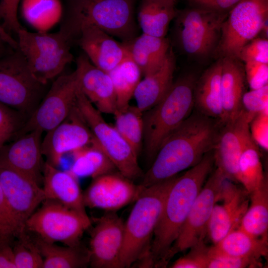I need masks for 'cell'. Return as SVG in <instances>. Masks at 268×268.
I'll return each mask as SVG.
<instances>
[{"mask_svg":"<svg viewBox=\"0 0 268 268\" xmlns=\"http://www.w3.org/2000/svg\"><path fill=\"white\" fill-rule=\"evenodd\" d=\"M91 226L87 214L44 200L26 221L25 231L47 242L71 246L80 243L83 234Z\"/></svg>","mask_w":268,"mask_h":268,"instance_id":"30bf717a","label":"cell"},{"mask_svg":"<svg viewBox=\"0 0 268 268\" xmlns=\"http://www.w3.org/2000/svg\"><path fill=\"white\" fill-rule=\"evenodd\" d=\"M29 117L0 102V148L15 138Z\"/></svg>","mask_w":268,"mask_h":268,"instance_id":"74e56055","label":"cell"},{"mask_svg":"<svg viewBox=\"0 0 268 268\" xmlns=\"http://www.w3.org/2000/svg\"><path fill=\"white\" fill-rule=\"evenodd\" d=\"M0 39L14 50L18 49V43L0 24Z\"/></svg>","mask_w":268,"mask_h":268,"instance_id":"bcb514c9","label":"cell"},{"mask_svg":"<svg viewBox=\"0 0 268 268\" xmlns=\"http://www.w3.org/2000/svg\"><path fill=\"white\" fill-rule=\"evenodd\" d=\"M259 35L261 38L268 39V19L264 22Z\"/></svg>","mask_w":268,"mask_h":268,"instance_id":"7dc6e473","label":"cell"},{"mask_svg":"<svg viewBox=\"0 0 268 268\" xmlns=\"http://www.w3.org/2000/svg\"><path fill=\"white\" fill-rule=\"evenodd\" d=\"M268 19V0H241L228 12L215 55L239 59L243 47L258 37Z\"/></svg>","mask_w":268,"mask_h":268,"instance_id":"8fae6325","label":"cell"},{"mask_svg":"<svg viewBox=\"0 0 268 268\" xmlns=\"http://www.w3.org/2000/svg\"><path fill=\"white\" fill-rule=\"evenodd\" d=\"M34 130L0 148V165L11 169L40 185L42 183V134Z\"/></svg>","mask_w":268,"mask_h":268,"instance_id":"ac0fdd59","label":"cell"},{"mask_svg":"<svg viewBox=\"0 0 268 268\" xmlns=\"http://www.w3.org/2000/svg\"><path fill=\"white\" fill-rule=\"evenodd\" d=\"M220 125L198 111L191 113L164 140L140 185L150 186L199 163L213 150Z\"/></svg>","mask_w":268,"mask_h":268,"instance_id":"6da1fadb","label":"cell"},{"mask_svg":"<svg viewBox=\"0 0 268 268\" xmlns=\"http://www.w3.org/2000/svg\"><path fill=\"white\" fill-rule=\"evenodd\" d=\"M79 87L101 113L113 114L117 110L115 92L109 74L95 66L85 55L76 60Z\"/></svg>","mask_w":268,"mask_h":268,"instance_id":"7402d4cb","label":"cell"},{"mask_svg":"<svg viewBox=\"0 0 268 268\" xmlns=\"http://www.w3.org/2000/svg\"><path fill=\"white\" fill-rule=\"evenodd\" d=\"M242 109L252 118L268 109V85L246 91L242 99Z\"/></svg>","mask_w":268,"mask_h":268,"instance_id":"f35d334b","label":"cell"},{"mask_svg":"<svg viewBox=\"0 0 268 268\" xmlns=\"http://www.w3.org/2000/svg\"><path fill=\"white\" fill-rule=\"evenodd\" d=\"M21 0H1L0 3V15L2 19V26L10 34H17L22 28L17 17L19 4Z\"/></svg>","mask_w":268,"mask_h":268,"instance_id":"7bdbcfd3","label":"cell"},{"mask_svg":"<svg viewBox=\"0 0 268 268\" xmlns=\"http://www.w3.org/2000/svg\"><path fill=\"white\" fill-rule=\"evenodd\" d=\"M222 60H217L197 79L194 88V107L201 114L217 120L223 119L221 95Z\"/></svg>","mask_w":268,"mask_h":268,"instance_id":"484cf974","label":"cell"},{"mask_svg":"<svg viewBox=\"0 0 268 268\" xmlns=\"http://www.w3.org/2000/svg\"><path fill=\"white\" fill-rule=\"evenodd\" d=\"M17 239L12 244L16 268H43L42 256L29 234L26 231Z\"/></svg>","mask_w":268,"mask_h":268,"instance_id":"8d00e7d4","label":"cell"},{"mask_svg":"<svg viewBox=\"0 0 268 268\" xmlns=\"http://www.w3.org/2000/svg\"><path fill=\"white\" fill-rule=\"evenodd\" d=\"M93 138L75 105L64 121L46 132L42 139V153L46 162L58 167L65 155L90 143Z\"/></svg>","mask_w":268,"mask_h":268,"instance_id":"9a60e30c","label":"cell"},{"mask_svg":"<svg viewBox=\"0 0 268 268\" xmlns=\"http://www.w3.org/2000/svg\"><path fill=\"white\" fill-rule=\"evenodd\" d=\"M175 64V55L170 47L161 67L140 80L133 97L136 106L141 112L144 113L156 105L169 91L174 82Z\"/></svg>","mask_w":268,"mask_h":268,"instance_id":"d4e9b609","label":"cell"},{"mask_svg":"<svg viewBox=\"0 0 268 268\" xmlns=\"http://www.w3.org/2000/svg\"><path fill=\"white\" fill-rule=\"evenodd\" d=\"M239 59L244 63L254 61L268 64V39L257 37L252 40L241 49Z\"/></svg>","mask_w":268,"mask_h":268,"instance_id":"ab89813d","label":"cell"},{"mask_svg":"<svg viewBox=\"0 0 268 268\" xmlns=\"http://www.w3.org/2000/svg\"><path fill=\"white\" fill-rule=\"evenodd\" d=\"M244 64L247 83L251 89L268 85V64L248 61Z\"/></svg>","mask_w":268,"mask_h":268,"instance_id":"b9f144b4","label":"cell"},{"mask_svg":"<svg viewBox=\"0 0 268 268\" xmlns=\"http://www.w3.org/2000/svg\"><path fill=\"white\" fill-rule=\"evenodd\" d=\"M144 187L120 174L109 173L93 179L83 193L84 205L114 212L135 201Z\"/></svg>","mask_w":268,"mask_h":268,"instance_id":"e0dca14e","label":"cell"},{"mask_svg":"<svg viewBox=\"0 0 268 268\" xmlns=\"http://www.w3.org/2000/svg\"><path fill=\"white\" fill-rule=\"evenodd\" d=\"M94 26L126 42L136 37L134 0H69L62 30L71 42L80 29Z\"/></svg>","mask_w":268,"mask_h":268,"instance_id":"277c9868","label":"cell"},{"mask_svg":"<svg viewBox=\"0 0 268 268\" xmlns=\"http://www.w3.org/2000/svg\"><path fill=\"white\" fill-rule=\"evenodd\" d=\"M252 119L242 109L235 119L220 125L213 149L214 164L233 182H237L238 162L244 143L251 135L249 123Z\"/></svg>","mask_w":268,"mask_h":268,"instance_id":"d6986e66","label":"cell"},{"mask_svg":"<svg viewBox=\"0 0 268 268\" xmlns=\"http://www.w3.org/2000/svg\"><path fill=\"white\" fill-rule=\"evenodd\" d=\"M251 137L259 146L268 149V109L256 115L249 123Z\"/></svg>","mask_w":268,"mask_h":268,"instance_id":"60d3db41","label":"cell"},{"mask_svg":"<svg viewBox=\"0 0 268 268\" xmlns=\"http://www.w3.org/2000/svg\"><path fill=\"white\" fill-rule=\"evenodd\" d=\"M197 79L192 73L179 78L159 102L143 113V144L149 160H153L166 138L192 113Z\"/></svg>","mask_w":268,"mask_h":268,"instance_id":"5b68a950","label":"cell"},{"mask_svg":"<svg viewBox=\"0 0 268 268\" xmlns=\"http://www.w3.org/2000/svg\"><path fill=\"white\" fill-rule=\"evenodd\" d=\"M249 196L250 205L242 217L238 228L254 237L268 241V178Z\"/></svg>","mask_w":268,"mask_h":268,"instance_id":"1f68e13d","label":"cell"},{"mask_svg":"<svg viewBox=\"0 0 268 268\" xmlns=\"http://www.w3.org/2000/svg\"><path fill=\"white\" fill-rule=\"evenodd\" d=\"M21 10L25 20L39 32H47L63 14L60 0H22Z\"/></svg>","mask_w":268,"mask_h":268,"instance_id":"e575fe53","label":"cell"},{"mask_svg":"<svg viewBox=\"0 0 268 268\" xmlns=\"http://www.w3.org/2000/svg\"><path fill=\"white\" fill-rule=\"evenodd\" d=\"M225 178L223 172L217 167L208 176L169 252L168 262L177 253L185 251L203 240L213 207L219 201Z\"/></svg>","mask_w":268,"mask_h":268,"instance_id":"5bb4252c","label":"cell"},{"mask_svg":"<svg viewBox=\"0 0 268 268\" xmlns=\"http://www.w3.org/2000/svg\"><path fill=\"white\" fill-rule=\"evenodd\" d=\"M47 85L35 78L18 49L0 58V102L30 116Z\"/></svg>","mask_w":268,"mask_h":268,"instance_id":"9c48e42d","label":"cell"},{"mask_svg":"<svg viewBox=\"0 0 268 268\" xmlns=\"http://www.w3.org/2000/svg\"><path fill=\"white\" fill-rule=\"evenodd\" d=\"M241 0H202L196 4L222 12L228 11Z\"/></svg>","mask_w":268,"mask_h":268,"instance_id":"f6af8a7d","label":"cell"},{"mask_svg":"<svg viewBox=\"0 0 268 268\" xmlns=\"http://www.w3.org/2000/svg\"><path fill=\"white\" fill-rule=\"evenodd\" d=\"M75 105L100 147L120 173L131 180L140 177L142 173L138 163V155L115 127L106 122L80 87Z\"/></svg>","mask_w":268,"mask_h":268,"instance_id":"ba28073f","label":"cell"},{"mask_svg":"<svg viewBox=\"0 0 268 268\" xmlns=\"http://www.w3.org/2000/svg\"><path fill=\"white\" fill-rule=\"evenodd\" d=\"M195 4H196L197 3L202 0H188Z\"/></svg>","mask_w":268,"mask_h":268,"instance_id":"681fc988","label":"cell"},{"mask_svg":"<svg viewBox=\"0 0 268 268\" xmlns=\"http://www.w3.org/2000/svg\"><path fill=\"white\" fill-rule=\"evenodd\" d=\"M178 175L144 187L135 201L124 224V235L120 255L121 268L148 258L153 232L160 218L168 193Z\"/></svg>","mask_w":268,"mask_h":268,"instance_id":"3957f363","label":"cell"},{"mask_svg":"<svg viewBox=\"0 0 268 268\" xmlns=\"http://www.w3.org/2000/svg\"><path fill=\"white\" fill-rule=\"evenodd\" d=\"M215 254L231 258L249 259L260 261L268 256V241L252 236L238 227L222 240L209 247Z\"/></svg>","mask_w":268,"mask_h":268,"instance_id":"83f0119b","label":"cell"},{"mask_svg":"<svg viewBox=\"0 0 268 268\" xmlns=\"http://www.w3.org/2000/svg\"><path fill=\"white\" fill-rule=\"evenodd\" d=\"M227 13L200 6L178 10L175 32L181 50L199 61L214 56Z\"/></svg>","mask_w":268,"mask_h":268,"instance_id":"8992f818","label":"cell"},{"mask_svg":"<svg viewBox=\"0 0 268 268\" xmlns=\"http://www.w3.org/2000/svg\"><path fill=\"white\" fill-rule=\"evenodd\" d=\"M114 86L117 100V111L125 110L141 80V72L129 56L108 72Z\"/></svg>","mask_w":268,"mask_h":268,"instance_id":"d6a6232c","label":"cell"},{"mask_svg":"<svg viewBox=\"0 0 268 268\" xmlns=\"http://www.w3.org/2000/svg\"><path fill=\"white\" fill-rule=\"evenodd\" d=\"M267 178L263 171L259 146L250 135L244 143L239 158L237 182L240 183L249 194Z\"/></svg>","mask_w":268,"mask_h":268,"instance_id":"836d02e7","label":"cell"},{"mask_svg":"<svg viewBox=\"0 0 268 268\" xmlns=\"http://www.w3.org/2000/svg\"><path fill=\"white\" fill-rule=\"evenodd\" d=\"M214 165L211 151L199 163L175 178L153 232L148 258L150 267L163 268L168 264L169 252Z\"/></svg>","mask_w":268,"mask_h":268,"instance_id":"7a4b0ae2","label":"cell"},{"mask_svg":"<svg viewBox=\"0 0 268 268\" xmlns=\"http://www.w3.org/2000/svg\"><path fill=\"white\" fill-rule=\"evenodd\" d=\"M178 0H141L137 19L142 33L158 37H165L170 22L179 10Z\"/></svg>","mask_w":268,"mask_h":268,"instance_id":"f1b7e54d","label":"cell"},{"mask_svg":"<svg viewBox=\"0 0 268 268\" xmlns=\"http://www.w3.org/2000/svg\"><path fill=\"white\" fill-rule=\"evenodd\" d=\"M0 185L7 207L8 233L14 240L25 233L26 221L44 201L45 196L40 185L0 165Z\"/></svg>","mask_w":268,"mask_h":268,"instance_id":"7c38bea8","label":"cell"},{"mask_svg":"<svg viewBox=\"0 0 268 268\" xmlns=\"http://www.w3.org/2000/svg\"><path fill=\"white\" fill-rule=\"evenodd\" d=\"M115 127L138 155L143 143V113L136 106H130L124 111H116Z\"/></svg>","mask_w":268,"mask_h":268,"instance_id":"d590c367","label":"cell"},{"mask_svg":"<svg viewBox=\"0 0 268 268\" xmlns=\"http://www.w3.org/2000/svg\"><path fill=\"white\" fill-rule=\"evenodd\" d=\"M71 154L73 161L68 171L78 179L87 177L94 179L111 173L116 168L94 137L90 143Z\"/></svg>","mask_w":268,"mask_h":268,"instance_id":"4dcf8cb0","label":"cell"},{"mask_svg":"<svg viewBox=\"0 0 268 268\" xmlns=\"http://www.w3.org/2000/svg\"><path fill=\"white\" fill-rule=\"evenodd\" d=\"M124 224L114 212L96 220L90 240L89 266L94 268H121L120 255L124 241Z\"/></svg>","mask_w":268,"mask_h":268,"instance_id":"2e32d148","label":"cell"},{"mask_svg":"<svg viewBox=\"0 0 268 268\" xmlns=\"http://www.w3.org/2000/svg\"><path fill=\"white\" fill-rule=\"evenodd\" d=\"M13 243L8 241H0V268H16Z\"/></svg>","mask_w":268,"mask_h":268,"instance_id":"ee69618b","label":"cell"},{"mask_svg":"<svg viewBox=\"0 0 268 268\" xmlns=\"http://www.w3.org/2000/svg\"><path fill=\"white\" fill-rule=\"evenodd\" d=\"M78 43L90 61L97 67L109 72L129 56L124 44L94 26L82 27Z\"/></svg>","mask_w":268,"mask_h":268,"instance_id":"44dd1931","label":"cell"},{"mask_svg":"<svg viewBox=\"0 0 268 268\" xmlns=\"http://www.w3.org/2000/svg\"><path fill=\"white\" fill-rule=\"evenodd\" d=\"M6 45H8L0 39V58L7 55Z\"/></svg>","mask_w":268,"mask_h":268,"instance_id":"c3c4849f","label":"cell"},{"mask_svg":"<svg viewBox=\"0 0 268 268\" xmlns=\"http://www.w3.org/2000/svg\"><path fill=\"white\" fill-rule=\"evenodd\" d=\"M221 95L223 119L220 124L235 119L242 110L247 83L244 67L237 58H221Z\"/></svg>","mask_w":268,"mask_h":268,"instance_id":"cb8c5ba5","label":"cell"},{"mask_svg":"<svg viewBox=\"0 0 268 268\" xmlns=\"http://www.w3.org/2000/svg\"><path fill=\"white\" fill-rule=\"evenodd\" d=\"M249 195L231 180L224 179L219 198L223 203L214 205L206 229V233L214 244L238 227L249 206Z\"/></svg>","mask_w":268,"mask_h":268,"instance_id":"ffe728a7","label":"cell"},{"mask_svg":"<svg viewBox=\"0 0 268 268\" xmlns=\"http://www.w3.org/2000/svg\"><path fill=\"white\" fill-rule=\"evenodd\" d=\"M42 187L45 200L87 214L78 178L68 170L63 171L47 162L43 167Z\"/></svg>","mask_w":268,"mask_h":268,"instance_id":"603a6c76","label":"cell"},{"mask_svg":"<svg viewBox=\"0 0 268 268\" xmlns=\"http://www.w3.org/2000/svg\"><path fill=\"white\" fill-rule=\"evenodd\" d=\"M18 49L35 78L47 85L73 60L70 41L61 30L53 33L32 32L21 28L17 33Z\"/></svg>","mask_w":268,"mask_h":268,"instance_id":"52a82bcc","label":"cell"},{"mask_svg":"<svg viewBox=\"0 0 268 268\" xmlns=\"http://www.w3.org/2000/svg\"><path fill=\"white\" fill-rule=\"evenodd\" d=\"M43 259V268H82L89 265L88 248L81 243L60 246L34 235L31 237Z\"/></svg>","mask_w":268,"mask_h":268,"instance_id":"f546056e","label":"cell"},{"mask_svg":"<svg viewBox=\"0 0 268 268\" xmlns=\"http://www.w3.org/2000/svg\"><path fill=\"white\" fill-rule=\"evenodd\" d=\"M123 43L143 76L161 67L170 48L169 42L166 37H158L143 33Z\"/></svg>","mask_w":268,"mask_h":268,"instance_id":"4316f807","label":"cell"},{"mask_svg":"<svg viewBox=\"0 0 268 268\" xmlns=\"http://www.w3.org/2000/svg\"><path fill=\"white\" fill-rule=\"evenodd\" d=\"M79 87L76 69L56 77L15 139L34 130L47 132L64 121L75 105Z\"/></svg>","mask_w":268,"mask_h":268,"instance_id":"4fadbf2b","label":"cell"}]
</instances>
